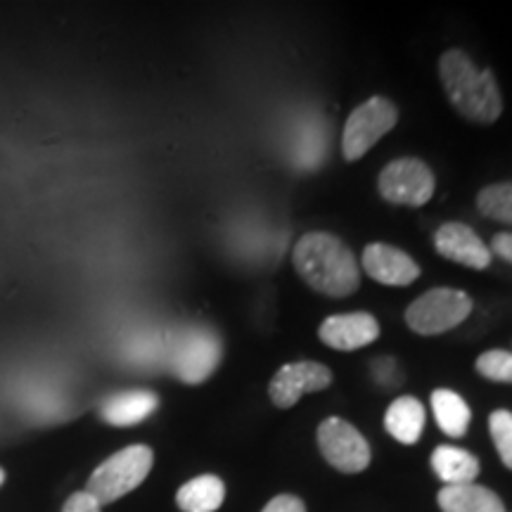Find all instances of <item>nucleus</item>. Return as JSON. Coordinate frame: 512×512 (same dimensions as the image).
Segmentation results:
<instances>
[{
    "mask_svg": "<svg viewBox=\"0 0 512 512\" xmlns=\"http://www.w3.org/2000/svg\"><path fill=\"white\" fill-rule=\"evenodd\" d=\"M166 356H169L171 370L178 380L185 384H200L209 380L221 363L223 344L214 330L190 325V328L171 335Z\"/></svg>",
    "mask_w": 512,
    "mask_h": 512,
    "instance_id": "nucleus-4",
    "label": "nucleus"
},
{
    "mask_svg": "<svg viewBox=\"0 0 512 512\" xmlns=\"http://www.w3.org/2000/svg\"><path fill=\"white\" fill-rule=\"evenodd\" d=\"M477 373L486 380L512 384V351L491 349L477 358Z\"/></svg>",
    "mask_w": 512,
    "mask_h": 512,
    "instance_id": "nucleus-20",
    "label": "nucleus"
},
{
    "mask_svg": "<svg viewBox=\"0 0 512 512\" xmlns=\"http://www.w3.org/2000/svg\"><path fill=\"white\" fill-rule=\"evenodd\" d=\"M318 448L339 472L356 475L370 465V446L354 425L342 418H328L318 427Z\"/></svg>",
    "mask_w": 512,
    "mask_h": 512,
    "instance_id": "nucleus-8",
    "label": "nucleus"
},
{
    "mask_svg": "<svg viewBox=\"0 0 512 512\" xmlns=\"http://www.w3.org/2000/svg\"><path fill=\"white\" fill-rule=\"evenodd\" d=\"M491 254L501 256L503 261H508L512 264V233H498L494 235V240H491Z\"/></svg>",
    "mask_w": 512,
    "mask_h": 512,
    "instance_id": "nucleus-24",
    "label": "nucleus"
},
{
    "mask_svg": "<svg viewBox=\"0 0 512 512\" xmlns=\"http://www.w3.org/2000/svg\"><path fill=\"white\" fill-rule=\"evenodd\" d=\"M261 512H306V505L302 503V498L285 494V496H275Z\"/></svg>",
    "mask_w": 512,
    "mask_h": 512,
    "instance_id": "nucleus-23",
    "label": "nucleus"
},
{
    "mask_svg": "<svg viewBox=\"0 0 512 512\" xmlns=\"http://www.w3.org/2000/svg\"><path fill=\"white\" fill-rule=\"evenodd\" d=\"M441 86L460 117L472 124H494L503 114V98L491 69H479L463 50H446L439 60Z\"/></svg>",
    "mask_w": 512,
    "mask_h": 512,
    "instance_id": "nucleus-2",
    "label": "nucleus"
},
{
    "mask_svg": "<svg viewBox=\"0 0 512 512\" xmlns=\"http://www.w3.org/2000/svg\"><path fill=\"white\" fill-rule=\"evenodd\" d=\"M384 427L401 444H418L425 430V408L415 396H401L384 413Z\"/></svg>",
    "mask_w": 512,
    "mask_h": 512,
    "instance_id": "nucleus-15",
    "label": "nucleus"
},
{
    "mask_svg": "<svg viewBox=\"0 0 512 512\" xmlns=\"http://www.w3.org/2000/svg\"><path fill=\"white\" fill-rule=\"evenodd\" d=\"M157 406V394L147 392V389H131V392L110 396V399L102 403L100 413L102 420L110 422L114 427H131L150 418L157 411Z\"/></svg>",
    "mask_w": 512,
    "mask_h": 512,
    "instance_id": "nucleus-13",
    "label": "nucleus"
},
{
    "mask_svg": "<svg viewBox=\"0 0 512 512\" xmlns=\"http://www.w3.org/2000/svg\"><path fill=\"white\" fill-rule=\"evenodd\" d=\"M477 209L486 219L512 226V183H496L477 195Z\"/></svg>",
    "mask_w": 512,
    "mask_h": 512,
    "instance_id": "nucleus-19",
    "label": "nucleus"
},
{
    "mask_svg": "<svg viewBox=\"0 0 512 512\" xmlns=\"http://www.w3.org/2000/svg\"><path fill=\"white\" fill-rule=\"evenodd\" d=\"M432 411H434V418H437V425L441 427V432L453 439L465 437L467 427H470V420H472V411L465 403L463 396L451 392V389H434Z\"/></svg>",
    "mask_w": 512,
    "mask_h": 512,
    "instance_id": "nucleus-18",
    "label": "nucleus"
},
{
    "mask_svg": "<svg viewBox=\"0 0 512 512\" xmlns=\"http://www.w3.org/2000/svg\"><path fill=\"white\" fill-rule=\"evenodd\" d=\"M3 482H5V472L0 470V484H3Z\"/></svg>",
    "mask_w": 512,
    "mask_h": 512,
    "instance_id": "nucleus-25",
    "label": "nucleus"
},
{
    "mask_svg": "<svg viewBox=\"0 0 512 512\" xmlns=\"http://www.w3.org/2000/svg\"><path fill=\"white\" fill-rule=\"evenodd\" d=\"M377 188H380L382 200H387L389 204L422 207L434 195V176L425 162L403 157L384 166Z\"/></svg>",
    "mask_w": 512,
    "mask_h": 512,
    "instance_id": "nucleus-7",
    "label": "nucleus"
},
{
    "mask_svg": "<svg viewBox=\"0 0 512 512\" xmlns=\"http://www.w3.org/2000/svg\"><path fill=\"white\" fill-rule=\"evenodd\" d=\"M489 430L503 465L508 467V470H512V413L510 411L491 413Z\"/></svg>",
    "mask_w": 512,
    "mask_h": 512,
    "instance_id": "nucleus-21",
    "label": "nucleus"
},
{
    "mask_svg": "<svg viewBox=\"0 0 512 512\" xmlns=\"http://www.w3.org/2000/svg\"><path fill=\"white\" fill-rule=\"evenodd\" d=\"M302 280L325 297H349L361 285V268L351 249L332 233H306L292 249Z\"/></svg>",
    "mask_w": 512,
    "mask_h": 512,
    "instance_id": "nucleus-1",
    "label": "nucleus"
},
{
    "mask_svg": "<svg viewBox=\"0 0 512 512\" xmlns=\"http://www.w3.org/2000/svg\"><path fill=\"white\" fill-rule=\"evenodd\" d=\"M396 121H399V112H396L392 100L377 95V98H370L363 102V105H358L356 110L349 114L347 124H344V159H347V162H358L366 152L373 150L377 140L392 131Z\"/></svg>",
    "mask_w": 512,
    "mask_h": 512,
    "instance_id": "nucleus-6",
    "label": "nucleus"
},
{
    "mask_svg": "<svg viewBox=\"0 0 512 512\" xmlns=\"http://www.w3.org/2000/svg\"><path fill=\"white\" fill-rule=\"evenodd\" d=\"M472 313V299L463 290L434 287L408 306L406 323L418 335H441L453 330Z\"/></svg>",
    "mask_w": 512,
    "mask_h": 512,
    "instance_id": "nucleus-5",
    "label": "nucleus"
},
{
    "mask_svg": "<svg viewBox=\"0 0 512 512\" xmlns=\"http://www.w3.org/2000/svg\"><path fill=\"white\" fill-rule=\"evenodd\" d=\"M361 261L370 278L382 285L406 287L415 283L420 275V266L415 264L411 256L392 245H384V242L368 245Z\"/></svg>",
    "mask_w": 512,
    "mask_h": 512,
    "instance_id": "nucleus-12",
    "label": "nucleus"
},
{
    "mask_svg": "<svg viewBox=\"0 0 512 512\" xmlns=\"http://www.w3.org/2000/svg\"><path fill=\"white\" fill-rule=\"evenodd\" d=\"M332 382V370L316 361L287 363L268 384V396L278 408H292L304 394L323 392Z\"/></svg>",
    "mask_w": 512,
    "mask_h": 512,
    "instance_id": "nucleus-9",
    "label": "nucleus"
},
{
    "mask_svg": "<svg viewBox=\"0 0 512 512\" xmlns=\"http://www.w3.org/2000/svg\"><path fill=\"white\" fill-rule=\"evenodd\" d=\"M226 498V486L219 477L202 475L183 484L176 494V503L183 512H216Z\"/></svg>",
    "mask_w": 512,
    "mask_h": 512,
    "instance_id": "nucleus-17",
    "label": "nucleus"
},
{
    "mask_svg": "<svg viewBox=\"0 0 512 512\" xmlns=\"http://www.w3.org/2000/svg\"><path fill=\"white\" fill-rule=\"evenodd\" d=\"M152 463H155V456H152L150 446L133 444L121 448L119 453H114L112 458L95 467L83 491L91 494L102 508V505L119 501L121 496L138 489L145 482V477L150 475Z\"/></svg>",
    "mask_w": 512,
    "mask_h": 512,
    "instance_id": "nucleus-3",
    "label": "nucleus"
},
{
    "mask_svg": "<svg viewBox=\"0 0 512 512\" xmlns=\"http://www.w3.org/2000/svg\"><path fill=\"white\" fill-rule=\"evenodd\" d=\"M62 512H100V503L86 491H79V494L67 498Z\"/></svg>",
    "mask_w": 512,
    "mask_h": 512,
    "instance_id": "nucleus-22",
    "label": "nucleus"
},
{
    "mask_svg": "<svg viewBox=\"0 0 512 512\" xmlns=\"http://www.w3.org/2000/svg\"><path fill=\"white\" fill-rule=\"evenodd\" d=\"M434 247L448 261H456L467 268L482 271L491 264V249L484 240L465 223H444L434 235Z\"/></svg>",
    "mask_w": 512,
    "mask_h": 512,
    "instance_id": "nucleus-11",
    "label": "nucleus"
},
{
    "mask_svg": "<svg viewBox=\"0 0 512 512\" xmlns=\"http://www.w3.org/2000/svg\"><path fill=\"white\" fill-rule=\"evenodd\" d=\"M320 342L328 344L335 351H356L368 347L380 337V323L373 313L354 311V313H339L323 320L318 330Z\"/></svg>",
    "mask_w": 512,
    "mask_h": 512,
    "instance_id": "nucleus-10",
    "label": "nucleus"
},
{
    "mask_svg": "<svg viewBox=\"0 0 512 512\" xmlns=\"http://www.w3.org/2000/svg\"><path fill=\"white\" fill-rule=\"evenodd\" d=\"M432 470L446 486L475 484L479 477V460L458 446H439L432 453Z\"/></svg>",
    "mask_w": 512,
    "mask_h": 512,
    "instance_id": "nucleus-16",
    "label": "nucleus"
},
{
    "mask_svg": "<svg viewBox=\"0 0 512 512\" xmlns=\"http://www.w3.org/2000/svg\"><path fill=\"white\" fill-rule=\"evenodd\" d=\"M437 503L441 512H508L494 491L479 484L444 486Z\"/></svg>",
    "mask_w": 512,
    "mask_h": 512,
    "instance_id": "nucleus-14",
    "label": "nucleus"
}]
</instances>
